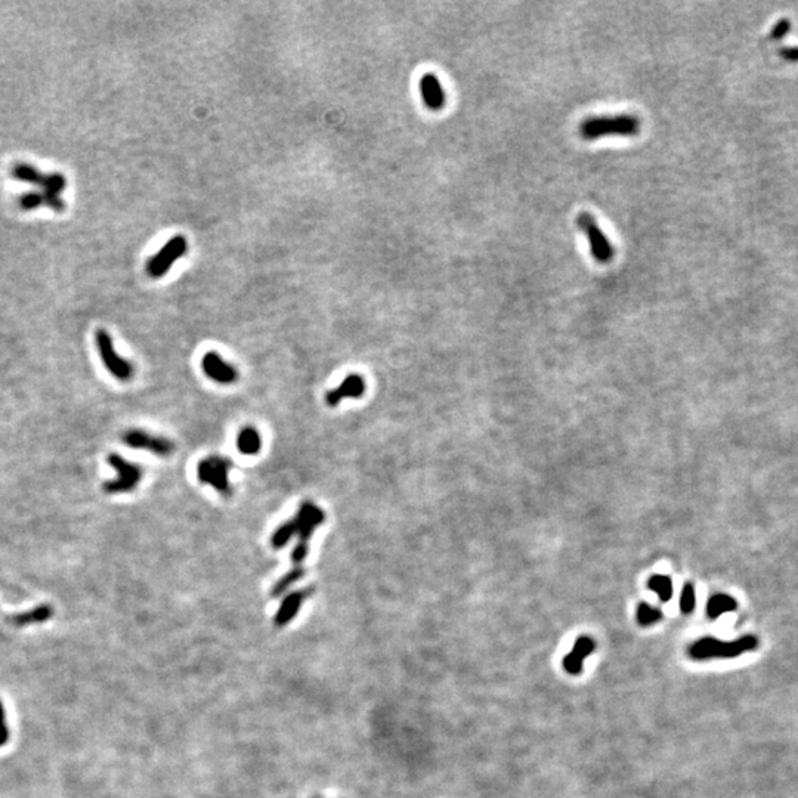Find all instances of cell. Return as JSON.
Returning <instances> with one entry per match:
<instances>
[{
  "label": "cell",
  "mask_w": 798,
  "mask_h": 798,
  "mask_svg": "<svg viewBox=\"0 0 798 798\" xmlns=\"http://www.w3.org/2000/svg\"><path fill=\"white\" fill-rule=\"evenodd\" d=\"M312 593H314V587H307V588H302V590H296V591L289 593V595L284 597L280 609L277 611L275 618H273V624H275V627L287 625L300 611L302 603L307 597L312 596Z\"/></svg>",
  "instance_id": "cell-12"
},
{
  "label": "cell",
  "mask_w": 798,
  "mask_h": 798,
  "mask_svg": "<svg viewBox=\"0 0 798 798\" xmlns=\"http://www.w3.org/2000/svg\"><path fill=\"white\" fill-rule=\"evenodd\" d=\"M366 393V382L359 374H349L334 389L328 391L325 402L328 407H337L346 398H362Z\"/></svg>",
  "instance_id": "cell-11"
},
{
  "label": "cell",
  "mask_w": 798,
  "mask_h": 798,
  "mask_svg": "<svg viewBox=\"0 0 798 798\" xmlns=\"http://www.w3.org/2000/svg\"><path fill=\"white\" fill-rule=\"evenodd\" d=\"M9 740V729H8V723H6V713H5V705L0 699V748L5 747Z\"/></svg>",
  "instance_id": "cell-25"
},
{
  "label": "cell",
  "mask_w": 798,
  "mask_h": 798,
  "mask_svg": "<svg viewBox=\"0 0 798 798\" xmlns=\"http://www.w3.org/2000/svg\"><path fill=\"white\" fill-rule=\"evenodd\" d=\"M53 617V608L51 605H40L37 608H33L27 612H21V613H15L12 617H9V622L14 624L15 627H26V625H31V624H42V622H46Z\"/></svg>",
  "instance_id": "cell-15"
},
{
  "label": "cell",
  "mask_w": 798,
  "mask_h": 798,
  "mask_svg": "<svg viewBox=\"0 0 798 798\" xmlns=\"http://www.w3.org/2000/svg\"><path fill=\"white\" fill-rule=\"evenodd\" d=\"M188 243L184 235H176L163 246L160 252L150 259L146 265V273L151 278H162L172 268L178 259L187 253Z\"/></svg>",
  "instance_id": "cell-7"
},
{
  "label": "cell",
  "mask_w": 798,
  "mask_h": 798,
  "mask_svg": "<svg viewBox=\"0 0 798 798\" xmlns=\"http://www.w3.org/2000/svg\"><path fill=\"white\" fill-rule=\"evenodd\" d=\"M758 647V638L754 636H742L732 642L718 640L715 637H702L689 646V656L695 661L736 658Z\"/></svg>",
  "instance_id": "cell-1"
},
{
  "label": "cell",
  "mask_w": 798,
  "mask_h": 798,
  "mask_svg": "<svg viewBox=\"0 0 798 798\" xmlns=\"http://www.w3.org/2000/svg\"><path fill=\"white\" fill-rule=\"evenodd\" d=\"M46 206V197L43 192H27L19 197V207L22 210H34Z\"/></svg>",
  "instance_id": "cell-23"
},
{
  "label": "cell",
  "mask_w": 798,
  "mask_h": 798,
  "mask_svg": "<svg viewBox=\"0 0 798 798\" xmlns=\"http://www.w3.org/2000/svg\"><path fill=\"white\" fill-rule=\"evenodd\" d=\"M293 537H296V528H294L293 519H290V520H287V522L281 523V525L275 529V532L272 534V537H271L272 549H275V550L282 549V547L287 545V543H289Z\"/></svg>",
  "instance_id": "cell-20"
},
{
  "label": "cell",
  "mask_w": 798,
  "mask_h": 798,
  "mask_svg": "<svg viewBox=\"0 0 798 798\" xmlns=\"http://www.w3.org/2000/svg\"><path fill=\"white\" fill-rule=\"evenodd\" d=\"M238 451L246 455H255L262 448V438L255 427H244L237 436Z\"/></svg>",
  "instance_id": "cell-16"
},
{
  "label": "cell",
  "mask_w": 798,
  "mask_h": 798,
  "mask_svg": "<svg viewBox=\"0 0 798 798\" xmlns=\"http://www.w3.org/2000/svg\"><path fill=\"white\" fill-rule=\"evenodd\" d=\"M663 617H664V613L661 612L658 608L647 605V603H645V602L640 603V605L637 606V611H636L637 622L643 627L652 625V624L663 620Z\"/></svg>",
  "instance_id": "cell-22"
},
{
  "label": "cell",
  "mask_w": 798,
  "mask_h": 798,
  "mask_svg": "<svg viewBox=\"0 0 798 798\" xmlns=\"http://www.w3.org/2000/svg\"><path fill=\"white\" fill-rule=\"evenodd\" d=\"M695 609V588L692 584H685L680 596V611L683 613H690Z\"/></svg>",
  "instance_id": "cell-24"
},
{
  "label": "cell",
  "mask_w": 798,
  "mask_h": 798,
  "mask_svg": "<svg viewBox=\"0 0 798 798\" xmlns=\"http://www.w3.org/2000/svg\"><path fill=\"white\" fill-rule=\"evenodd\" d=\"M577 226L579 231H583L587 241L590 244V252L600 264H608L612 260L615 252L613 247L609 243L606 235L599 228L596 219L587 212L579 213L577 216Z\"/></svg>",
  "instance_id": "cell-6"
},
{
  "label": "cell",
  "mask_w": 798,
  "mask_h": 798,
  "mask_svg": "<svg viewBox=\"0 0 798 798\" xmlns=\"http://www.w3.org/2000/svg\"><path fill=\"white\" fill-rule=\"evenodd\" d=\"M642 123L631 114L618 116L588 117L579 124V135L586 141H595L603 136H636L640 132Z\"/></svg>",
  "instance_id": "cell-2"
},
{
  "label": "cell",
  "mask_w": 798,
  "mask_h": 798,
  "mask_svg": "<svg viewBox=\"0 0 798 798\" xmlns=\"http://www.w3.org/2000/svg\"><path fill=\"white\" fill-rule=\"evenodd\" d=\"M595 647H596V643L591 637H588V636L578 637L577 642L574 643L572 651L563 658L562 664H563L565 671L569 672L571 676L581 674V671H583L584 659L595 652Z\"/></svg>",
  "instance_id": "cell-13"
},
{
  "label": "cell",
  "mask_w": 798,
  "mask_h": 798,
  "mask_svg": "<svg viewBox=\"0 0 798 798\" xmlns=\"http://www.w3.org/2000/svg\"><path fill=\"white\" fill-rule=\"evenodd\" d=\"M790 30H791V22L788 19H781V21H778V24L774 26L772 30V39L781 40L786 36V34L790 33Z\"/></svg>",
  "instance_id": "cell-26"
},
{
  "label": "cell",
  "mask_w": 798,
  "mask_h": 798,
  "mask_svg": "<svg viewBox=\"0 0 798 798\" xmlns=\"http://www.w3.org/2000/svg\"><path fill=\"white\" fill-rule=\"evenodd\" d=\"M647 587L654 593H656L658 597L663 602H668L672 596V583L670 577L665 575H654L649 578Z\"/></svg>",
  "instance_id": "cell-21"
},
{
  "label": "cell",
  "mask_w": 798,
  "mask_h": 798,
  "mask_svg": "<svg viewBox=\"0 0 798 798\" xmlns=\"http://www.w3.org/2000/svg\"><path fill=\"white\" fill-rule=\"evenodd\" d=\"M420 92L429 110L438 111L445 105V92L435 74H425L420 78Z\"/></svg>",
  "instance_id": "cell-14"
},
{
  "label": "cell",
  "mask_w": 798,
  "mask_h": 798,
  "mask_svg": "<svg viewBox=\"0 0 798 798\" xmlns=\"http://www.w3.org/2000/svg\"><path fill=\"white\" fill-rule=\"evenodd\" d=\"M324 520H325V513L318 506H315L312 501H305V503H302L298 515L293 518L296 535H298L299 538L298 544L309 545L312 534L318 527L323 525Z\"/></svg>",
  "instance_id": "cell-9"
},
{
  "label": "cell",
  "mask_w": 798,
  "mask_h": 798,
  "mask_svg": "<svg viewBox=\"0 0 798 798\" xmlns=\"http://www.w3.org/2000/svg\"><path fill=\"white\" fill-rule=\"evenodd\" d=\"M108 464L117 473L116 479L105 482L104 486H102L104 493L108 495L124 494V493L133 491V489L138 486V484L141 482V479L144 476L142 469L138 464H133V463L128 461L126 459L121 457V455H119V454H110L108 455Z\"/></svg>",
  "instance_id": "cell-3"
},
{
  "label": "cell",
  "mask_w": 798,
  "mask_h": 798,
  "mask_svg": "<svg viewBox=\"0 0 798 798\" xmlns=\"http://www.w3.org/2000/svg\"><path fill=\"white\" fill-rule=\"evenodd\" d=\"M123 442L130 448L150 451L155 455H160V457H167V455L175 451V443L170 439L164 436L151 435V433L141 429L128 430L123 435Z\"/></svg>",
  "instance_id": "cell-8"
},
{
  "label": "cell",
  "mask_w": 798,
  "mask_h": 798,
  "mask_svg": "<svg viewBox=\"0 0 798 798\" xmlns=\"http://www.w3.org/2000/svg\"><path fill=\"white\" fill-rule=\"evenodd\" d=\"M305 575V569L302 566H294L291 571H289L286 575L281 577L275 586L272 587L271 590V597H278L281 595H284L293 584L298 583L299 579H302V577Z\"/></svg>",
  "instance_id": "cell-19"
},
{
  "label": "cell",
  "mask_w": 798,
  "mask_h": 798,
  "mask_svg": "<svg viewBox=\"0 0 798 798\" xmlns=\"http://www.w3.org/2000/svg\"><path fill=\"white\" fill-rule=\"evenodd\" d=\"M736 606H738L736 600L732 596L714 595L708 599V603H706V615H708V618L711 620H717L718 617H722L723 613L735 611Z\"/></svg>",
  "instance_id": "cell-18"
},
{
  "label": "cell",
  "mask_w": 798,
  "mask_h": 798,
  "mask_svg": "<svg viewBox=\"0 0 798 798\" xmlns=\"http://www.w3.org/2000/svg\"><path fill=\"white\" fill-rule=\"evenodd\" d=\"M201 368L204 374L216 383L232 384L238 380V370L232 364L223 361L218 352H207L203 357Z\"/></svg>",
  "instance_id": "cell-10"
},
{
  "label": "cell",
  "mask_w": 798,
  "mask_h": 798,
  "mask_svg": "<svg viewBox=\"0 0 798 798\" xmlns=\"http://www.w3.org/2000/svg\"><path fill=\"white\" fill-rule=\"evenodd\" d=\"M10 175H12L17 180L21 182H27V184L31 185H39L43 188L44 182H46V175L42 173L40 170H37L34 166L27 164V163H17L12 170H10Z\"/></svg>",
  "instance_id": "cell-17"
},
{
  "label": "cell",
  "mask_w": 798,
  "mask_h": 798,
  "mask_svg": "<svg viewBox=\"0 0 798 798\" xmlns=\"http://www.w3.org/2000/svg\"><path fill=\"white\" fill-rule=\"evenodd\" d=\"M95 341H96V348L99 352L101 361H102V364H104L105 370L112 375L114 379L119 380V382H123V383L130 382L133 377V374H135L133 364L129 362L128 359L121 358L116 352L110 333L105 332V330H98L96 334H95Z\"/></svg>",
  "instance_id": "cell-4"
},
{
  "label": "cell",
  "mask_w": 798,
  "mask_h": 798,
  "mask_svg": "<svg viewBox=\"0 0 798 798\" xmlns=\"http://www.w3.org/2000/svg\"><path fill=\"white\" fill-rule=\"evenodd\" d=\"M232 467V461L230 459L219 457V455H210L198 461L197 464V477L201 484H207L213 486L216 491H219L222 495L231 494V485H230V470Z\"/></svg>",
  "instance_id": "cell-5"
},
{
  "label": "cell",
  "mask_w": 798,
  "mask_h": 798,
  "mask_svg": "<svg viewBox=\"0 0 798 798\" xmlns=\"http://www.w3.org/2000/svg\"><path fill=\"white\" fill-rule=\"evenodd\" d=\"M782 58L790 61V62H798V46H788V48H783L781 51Z\"/></svg>",
  "instance_id": "cell-27"
}]
</instances>
